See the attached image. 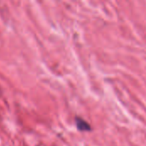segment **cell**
Returning <instances> with one entry per match:
<instances>
[]
</instances>
